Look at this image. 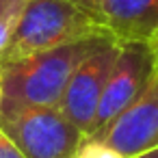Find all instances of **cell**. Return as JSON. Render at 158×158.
<instances>
[{
    "mask_svg": "<svg viewBox=\"0 0 158 158\" xmlns=\"http://www.w3.org/2000/svg\"><path fill=\"white\" fill-rule=\"evenodd\" d=\"M119 54V41H110L102 50L93 52L89 59H85L74 76L69 78V85L63 93V100L59 104V110L87 136L89 128L93 123L98 104L102 100L106 80L113 72V65Z\"/></svg>",
    "mask_w": 158,
    "mask_h": 158,
    "instance_id": "obj_5",
    "label": "cell"
},
{
    "mask_svg": "<svg viewBox=\"0 0 158 158\" xmlns=\"http://www.w3.org/2000/svg\"><path fill=\"white\" fill-rule=\"evenodd\" d=\"M136 158H158V147L152 149V152H145V154H141V156H136Z\"/></svg>",
    "mask_w": 158,
    "mask_h": 158,
    "instance_id": "obj_13",
    "label": "cell"
},
{
    "mask_svg": "<svg viewBox=\"0 0 158 158\" xmlns=\"http://www.w3.org/2000/svg\"><path fill=\"white\" fill-rule=\"evenodd\" d=\"M28 0H0V56L7 50Z\"/></svg>",
    "mask_w": 158,
    "mask_h": 158,
    "instance_id": "obj_8",
    "label": "cell"
},
{
    "mask_svg": "<svg viewBox=\"0 0 158 158\" xmlns=\"http://www.w3.org/2000/svg\"><path fill=\"white\" fill-rule=\"evenodd\" d=\"M100 35L110 33H106L89 11L69 0H28L7 50L0 56V65Z\"/></svg>",
    "mask_w": 158,
    "mask_h": 158,
    "instance_id": "obj_2",
    "label": "cell"
},
{
    "mask_svg": "<svg viewBox=\"0 0 158 158\" xmlns=\"http://www.w3.org/2000/svg\"><path fill=\"white\" fill-rule=\"evenodd\" d=\"M110 41L117 39L113 35L87 37L0 65V117L28 108H59L78 65Z\"/></svg>",
    "mask_w": 158,
    "mask_h": 158,
    "instance_id": "obj_1",
    "label": "cell"
},
{
    "mask_svg": "<svg viewBox=\"0 0 158 158\" xmlns=\"http://www.w3.org/2000/svg\"><path fill=\"white\" fill-rule=\"evenodd\" d=\"M0 158H26L2 130H0Z\"/></svg>",
    "mask_w": 158,
    "mask_h": 158,
    "instance_id": "obj_10",
    "label": "cell"
},
{
    "mask_svg": "<svg viewBox=\"0 0 158 158\" xmlns=\"http://www.w3.org/2000/svg\"><path fill=\"white\" fill-rule=\"evenodd\" d=\"M69 2H74V5H78L80 9H85V11H89V13H91V11L102 2V0H69Z\"/></svg>",
    "mask_w": 158,
    "mask_h": 158,
    "instance_id": "obj_11",
    "label": "cell"
},
{
    "mask_svg": "<svg viewBox=\"0 0 158 158\" xmlns=\"http://www.w3.org/2000/svg\"><path fill=\"white\" fill-rule=\"evenodd\" d=\"M156 54L149 41H119V54L106 80L87 136H98L119 113L134 104L156 74Z\"/></svg>",
    "mask_w": 158,
    "mask_h": 158,
    "instance_id": "obj_4",
    "label": "cell"
},
{
    "mask_svg": "<svg viewBox=\"0 0 158 158\" xmlns=\"http://www.w3.org/2000/svg\"><path fill=\"white\" fill-rule=\"evenodd\" d=\"M149 46H152V50H154V54H156V63H158V33L149 39Z\"/></svg>",
    "mask_w": 158,
    "mask_h": 158,
    "instance_id": "obj_12",
    "label": "cell"
},
{
    "mask_svg": "<svg viewBox=\"0 0 158 158\" xmlns=\"http://www.w3.org/2000/svg\"><path fill=\"white\" fill-rule=\"evenodd\" d=\"M74 158H126L123 154H119L115 147L106 145L104 141L100 139H93V136H85L80 147L76 149Z\"/></svg>",
    "mask_w": 158,
    "mask_h": 158,
    "instance_id": "obj_9",
    "label": "cell"
},
{
    "mask_svg": "<svg viewBox=\"0 0 158 158\" xmlns=\"http://www.w3.org/2000/svg\"><path fill=\"white\" fill-rule=\"evenodd\" d=\"M0 130L26 158H74L85 139L59 108H28L0 117Z\"/></svg>",
    "mask_w": 158,
    "mask_h": 158,
    "instance_id": "obj_3",
    "label": "cell"
},
{
    "mask_svg": "<svg viewBox=\"0 0 158 158\" xmlns=\"http://www.w3.org/2000/svg\"><path fill=\"white\" fill-rule=\"evenodd\" d=\"M91 15L117 41H149L158 33V0H102Z\"/></svg>",
    "mask_w": 158,
    "mask_h": 158,
    "instance_id": "obj_7",
    "label": "cell"
},
{
    "mask_svg": "<svg viewBox=\"0 0 158 158\" xmlns=\"http://www.w3.org/2000/svg\"><path fill=\"white\" fill-rule=\"evenodd\" d=\"M93 139L104 141L126 158H136L158 147V67L143 95Z\"/></svg>",
    "mask_w": 158,
    "mask_h": 158,
    "instance_id": "obj_6",
    "label": "cell"
},
{
    "mask_svg": "<svg viewBox=\"0 0 158 158\" xmlns=\"http://www.w3.org/2000/svg\"><path fill=\"white\" fill-rule=\"evenodd\" d=\"M0 98H2V87H0Z\"/></svg>",
    "mask_w": 158,
    "mask_h": 158,
    "instance_id": "obj_14",
    "label": "cell"
}]
</instances>
